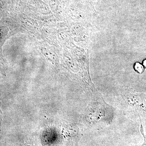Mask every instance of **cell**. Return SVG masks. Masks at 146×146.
I'll use <instances>...</instances> for the list:
<instances>
[{"label": "cell", "instance_id": "277c9868", "mask_svg": "<svg viewBox=\"0 0 146 146\" xmlns=\"http://www.w3.org/2000/svg\"><path fill=\"white\" fill-rule=\"evenodd\" d=\"M1 108H0V127H1Z\"/></svg>", "mask_w": 146, "mask_h": 146}, {"label": "cell", "instance_id": "7a4b0ae2", "mask_svg": "<svg viewBox=\"0 0 146 146\" xmlns=\"http://www.w3.org/2000/svg\"><path fill=\"white\" fill-rule=\"evenodd\" d=\"M141 131L144 138V143L141 146H146V136L145 135V133H144V129L143 127V125H142L141 121Z\"/></svg>", "mask_w": 146, "mask_h": 146}, {"label": "cell", "instance_id": "6da1fadb", "mask_svg": "<svg viewBox=\"0 0 146 146\" xmlns=\"http://www.w3.org/2000/svg\"><path fill=\"white\" fill-rule=\"evenodd\" d=\"M133 69L138 74H142L145 71V68L143 64L138 62H136L133 65Z\"/></svg>", "mask_w": 146, "mask_h": 146}, {"label": "cell", "instance_id": "3957f363", "mask_svg": "<svg viewBox=\"0 0 146 146\" xmlns=\"http://www.w3.org/2000/svg\"><path fill=\"white\" fill-rule=\"evenodd\" d=\"M143 65L144 68L146 69V58L143 60Z\"/></svg>", "mask_w": 146, "mask_h": 146}]
</instances>
